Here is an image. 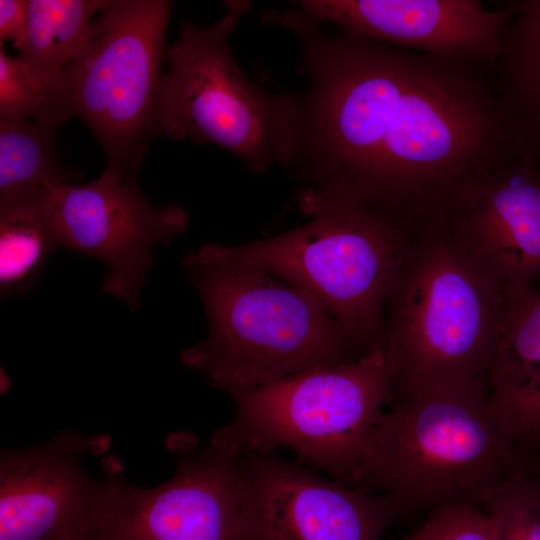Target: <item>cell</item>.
Instances as JSON below:
<instances>
[{"instance_id": "52a82bcc", "label": "cell", "mask_w": 540, "mask_h": 540, "mask_svg": "<svg viewBox=\"0 0 540 540\" xmlns=\"http://www.w3.org/2000/svg\"><path fill=\"white\" fill-rule=\"evenodd\" d=\"M247 6L229 2L226 14L207 26L182 22L165 54L168 67L159 83L155 132L215 144L252 173H262L287 162L293 97L269 95L235 61L229 37Z\"/></svg>"}, {"instance_id": "2e32d148", "label": "cell", "mask_w": 540, "mask_h": 540, "mask_svg": "<svg viewBox=\"0 0 540 540\" xmlns=\"http://www.w3.org/2000/svg\"><path fill=\"white\" fill-rule=\"evenodd\" d=\"M102 0H29L28 30L18 59L27 74L49 92L64 70L86 49Z\"/></svg>"}, {"instance_id": "8992f818", "label": "cell", "mask_w": 540, "mask_h": 540, "mask_svg": "<svg viewBox=\"0 0 540 540\" xmlns=\"http://www.w3.org/2000/svg\"><path fill=\"white\" fill-rule=\"evenodd\" d=\"M395 364L381 347L356 360L232 392V421L210 442L238 454L284 447L354 482L391 398Z\"/></svg>"}, {"instance_id": "d6986e66", "label": "cell", "mask_w": 540, "mask_h": 540, "mask_svg": "<svg viewBox=\"0 0 540 540\" xmlns=\"http://www.w3.org/2000/svg\"><path fill=\"white\" fill-rule=\"evenodd\" d=\"M510 6L512 17L499 59L516 109L540 137V0Z\"/></svg>"}, {"instance_id": "7a4b0ae2", "label": "cell", "mask_w": 540, "mask_h": 540, "mask_svg": "<svg viewBox=\"0 0 540 540\" xmlns=\"http://www.w3.org/2000/svg\"><path fill=\"white\" fill-rule=\"evenodd\" d=\"M182 264L203 304L208 336L180 358L214 388L231 394L363 356L314 297L233 245H202Z\"/></svg>"}, {"instance_id": "6da1fadb", "label": "cell", "mask_w": 540, "mask_h": 540, "mask_svg": "<svg viewBox=\"0 0 540 540\" xmlns=\"http://www.w3.org/2000/svg\"><path fill=\"white\" fill-rule=\"evenodd\" d=\"M267 15L297 38L308 78L285 164L308 185L302 199L349 198L425 224L507 160L510 124L468 64L329 35L296 5Z\"/></svg>"}, {"instance_id": "7c38bea8", "label": "cell", "mask_w": 540, "mask_h": 540, "mask_svg": "<svg viewBox=\"0 0 540 540\" xmlns=\"http://www.w3.org/2000/svg\"><path fill=\"white\" fill-rule=\"evenodd\" d=\"M296 7L318 24L466 64L500 58L512 17L510 5L476 0H306Z\"/></svg>"}, {"instance_id": "30bf717a", "label": "cell", "mask_w": 540, "mask_h": 540, "mask_svg": "<svg viewBox=\"0 0 540 540\" xmlns=\"http://www.w3.org/2000/svg\"><path fill=\"white\" fill-rule=\"evenodd\" d=\"M240 540H379L399 515L386 495L327 481L272 451L239 454Z\"/></svg>"}, {"instance_id": "5bb4252c", "label": "cell", "mask_w": 540, "mask_h": 540, "mask_svg": "<svg viewBox=\"0 0 540 540\" xmlns=\"http://www.w3.org/2000/svg\"><path fill=\"white\" fill-rule=\"evenodd\" d=\"M443 219L506 283L540 276V174L526 159L498 165Z\"/></svg>"}, {"instance_id": "ac0fdd59", "label": "cell", "mask_w": 540, "mask_h": 540, "mask_svg": "<svg viewBox=\"0 0 540 540\" xmlns=\"http://www.w3.org/2000/svg\"><path fill=\"white\" fill-rule=\"evenodd\" d=\"M43 193L0 203L2 297L27 293L49 255L59 247L44 207Z\"/></svg>"}, {"instance_id": "5b68a950", "label": "cell", "mask_w": 540, "mask_h": 540, "mask_svg": "<svg viewBox=\"0 0 540 540\" xmlns=\"http://www.w3.org/2000/svg\"><path fill=\"white\" fill-rule=\"evenodd\" d=\"M301 207L310 221L234 249L314 297L361 355L383 347L386 303L412 242L410 223L349 198Z\"/></svg>"}, {"instance_id": "7402d4cb", "label": "cell", "mask_w": 540, "mask_h": 540, "mask_svg": "<svg viewBox=\"0 0 540 540\" xmlns=\"http://www.w3.org/2000/svg\"><path fill=\"white\" fill-rule=\"evenodd\" d=\"M401 540H502L497 520L485 509L452 507L434 511Z\"/></svg>"}, {"instance_id": "9c48e42d", "label": "cell", "mask_w": 540, "mask_h": 540, "mask_svg": "<svg viewBox=\"0 0 540 540\" xmlns=\"http://www.w3.org/2000/svg\"><path fill=\"white\" fill-rule=\"evenodd\" d=\"M135 172L106 165L94 181L50 186L43 203L59 246L103 262L101 292L123 300L131 310L140 303L152 247L182 233L188 222L175 205L155 207L145 198Z\"/></svg>"}, {"instance_id": "cb8c5ba5", "label": "cell", "mask_w": 540, "mask_h": 540, "mask_svg": "<svg viewBox=\"0 0 540 540\" xmlns=\"http://www.w3.org/2000/svg\"><path fill=\"white\" fill-rule=\"evenodd\" d=\"M61 540H106L103 535L96 529L78 533Z\"/></svg>"}, {"instance_id": "3957f363", "label": "cell", "mask_w": 540, "mask_h": 540, "mask_svg": "<svg viewBox=\"0 0 540 540\" xmlns=\"http://www.w3.org/2000/svg\"><path fill=\"white\" fill-rule=\"evenodd\" d=\"M507 283L444 219L412 239L385 309L392 396L487 389Z\"/></svg>"}, {"instance_id": "277c9868", "label": "cell", "mask_w": 540, "mask_h": 540, "mask_svg": "<svg viewBox=\"0 0 540 540\" xmlns=\"http://www.w3.org/2000/svg\"><path fill=\"white\" fill-rule=\"evenodd\" d=\"M354 481L388 496L400 514L484 509L505 484L539 472L493 415L486 389L392 396Z\"/></svg>"}, {"instance_id": "9a60e30c", "label": "cell", "mask_w": 540, "mask_h": 540, "mask_svg": "<svg viewBox=\"0 0 540 540\" xmlns=\"http://www.w3.org/2000/svg\"><path fill=\"white\" fill-rule=\"evenodd\" d=\"M488 401L513 444L540 466V290L532 283L506 285Z\"/></svg>"}, {"instance_id": "8fae6325", "label": "cell", "mask_w": 540, "mask_h": 540, "mask_svg": "<svg viewBox=\"0 0 540 540\" xmlns=\"http://www.w3.org/2000/svg\"><path fill=\"white\" fill-rule=\"evenodd\" d=\"M171 447L176 471L159 486L105 479L96 530L106 540H240L239 454L211 442L197 453Z\"/></svg>"}, {"instance_id": "e0dca14e", "label": "cell", "mask_w": 540, "mask_h": 540, "mask_svg": "<svg viewBox=\"0 0 540 540\" xmlns=\"http://www.w3.org/2000/svg\"><path fill=\"white\" fill-rule=\"evenodd\" d=\"M58 128L32 120L0 119V203L72 184L55 153Z\"/></svg>"}, {"instance_id": "4fadbf2b", "label": "cell", "mask_w": 540, "mask_h": 540, "mask_svg": "<svg viewBox=\"0 0 540 540\" xmlns=\"http://www.w3.org/2000/svg\"><path fill=\"white\" fill-rule=\"evenodd\" d=\"M92 449L79 433L62 432L0 456V540H61L95 529L105 479L84 469Z\"/></svg>"}, {"instance_id": "ffe728a7", "label": "cell", "mask_w": 540, "mask_h": 540, "mask_svg": "<svg viewBox=\"0 0 540 540\" xmlns=\"http://www.w3.org/2000/svg\"><path fill=\"white\" fill-rule=\"evenodd\" d=\"M484 509L497 520L502 540H540V473L517 475Z\"/></svg>"}, {"instance_id": "ba28073f", "label": "cell", "mask_w": 540, "mask_h": 540, "mask_svg": "<svg viewBox=\"0 0 540 540\" xmlns=\"http://www.w3.org/2000/svg\"><path fill=\"white\" fill-rule=\"evenodd\" d=\"M171 7L163 0L108 1L86 49L51 90L58 116L80 117L109 165L136 171L155 132Z\"/></svg>"}, {"instance_id": "44dd1931", "label": "cell", "mask_w": 540, "mask_h": 540, "mask_svg": "<svg viewBox=\"0 0 540 540\" xmlns=\"http://www.w3.org/2000/svg\"><path fill=\"white\" fill-rule=\"evenodd\" d=\"M0 119H23L59 127L49 92L27 74L18 57H10L0 44Z\"/></svg>"}, {"instance_id": "603a6c76", "label": "cell", "mask_w": 540, "mask_h": 540, "mask_svg": "<svg viewBox=\"0 0 540 540\" xmlns=\"http://www.w3.org/2000/svg\"><path fill=\"white\" fill-rule=\"evenodd\" d=\"M28 6L26 0H0V42L11 41L21 50L28 30Z\"/></svg>"}]
</instances>
